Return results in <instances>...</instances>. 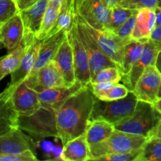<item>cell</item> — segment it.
Here are the masks:
<instances>
[{"label":"cell","mask_w":161,"mask_h":161,"mask_svg":"<svg viewBox=\"0 0 161 161\" xmlns=\"http://www.w3.org/2000/svg\"><path fill=\"white\" fill-rule=\"evenodd\" d=\"M95 99L88 84L69 97L56 112L58 138L63 145L86 132Z\"/></svg>","instance_id":"obj_1"},{"label":"cell","mask_w":161,"mask_h":161,"mask_svg":"<svg viewBox=\"0 0 161 161\" xmlns=\"http://www.w3.org/2000/svg\"><path fill=\"white\" fill-rule=\"evenodd\" d=\"M160 121L161 114L153 104L138 101L135 112L114 126L116 130L142 135L149 139Z\"/></svg>","instance_id":"obj_2"},{"label":"cell","mask_w":161,"mask_h":161,"mask_svg":"<svg viewBox=\"0 0 161 161\" xmlns=\"http://www.w3.org/2000/svg\"><path fill=\"white\" fill-rule=\"evenodd\" d=\"M148 140L147 138L142 135H134L116 129L108 139L90 146L92 156L91 160L108 154L138 150L144 147Z\"/></svg>","instance_id":"obj_3"},{"label":"cell","mask_w":161,"mask_h":161,"mask_svg":"<svg viewBox=\"0 0 161 161\" xmlns=\"http://www.w3.org/2000/svg\"><path fill=\"white\" fill-rule=\"evenodd\" d=\"M138 99L132 91L126 97L113 101H102L96 97L91 120L103 119L113 124L120 122L135 112Z\"/></svg>","instance_id":"obj_4"},{"label":"cell","mask_w":161,"mask_h":161,"mask_svg":"<svg viewBox=\"0 0 161 161\" xmlns=\"http://www.w3.org/2000/svg\"><path fill=\"white\" fill-rule=\"evenodd\" d=\"M18 127L35 140L58 138L56 112L43 107L29 116H19Z\"/></svg>","instance_id":"obj_5"},{"label":"cell","mask_w":161,"mask_h":161,"mask_svg":"<svg viewBox=\"0 0 161 161\" xmlns=\"http://www.w3.org/2000/svg\"><path fill=\"white\" fill-rule=\"evenodd\" d=\"M0 100H7L19 116H29L42 107L39 93L28 86L25 80L8 86L1 93Z\"/></svg>","instance_id":"obj_6"},{"label":"cell","mask_w":161,"mask_h":161,"mask_svg":"<svg viewBox=\"0 0 161 161\" xmlns=\"http://www.w3.org/2000/svg\"><path fill=\"white\" fill-rule=\"evenodd\" d=\"M76 17L82 22L91 36L94 38L104 53L111 58L122 72L124 53L126 45L133 39H126L119 37L113 31L108 30H99L88 25L77 13ZM123 74V73H122Z\"/></svg>","instance_id":"obj_7"},{"label":"cell","mask_w":161,"mask_h":161,"mask_svg":"<svg viewBox=\"0 0 161 161\" xmlns=\"http://www.w3.org/2000/svg\"><path fill=\"white\" fill-rule=\"evenodd\" d=\"M67 37L72 45V51H73L75 78L77 81L81 83L84 86H86L90 83L91 79L90 61L86 50L82 42L79 33L75 17L72 26L68 30Z\"/></svg>","instance_id":"obj_8"},{"label":"cell","mask_w":161,"mask_h":161,"mask_svg":"<svg viewBox=\"0 0 161 161\" xmlns=\"http://www.w3.org/2000/svg\"><path fill=\"white\" fill-rule=\"evenodd\" d=\"M111 8L105 0H78L76 13L91 26L106 30Z\"/></svg>","instance_id":"obj_9"},{"label":"cell","mask_w":161,"mask_h":161,"mask_svg":"<svg viewBox=\"0 0 161 161\" xmlns=\"http://www.w3.org/2000/svg\"><path fill=\"white\" fill-rule=\"evenodd\" d=\"M75 17L82 42H83V46L86 49L88 58H89L91 77L94 76L97 72H98L99 71L105 69V68L111 67V66H117V64L111 58H108L104 53V51L101 49L98 44L97 43V42L91 36L89 31L86 29L84 25L77 18L76 14H75Z\"/></svg>","instance_id":"obj_10"},{"label":"cell","mask_w":161,"mask_h":161,"mask_svg":"<svg viewBox=\"0 0 161 161\" xmlns=\"http://www.w3.org/2000/svg\"><path fill=\"white\" fill-rule=\"evenodd\" d=\"M25 82L38 93L56 86H67L61 71L54 60H52L39 71L30 74Z\"/></svg>","instance_id":"obj_11"},{"label":"cell","mask_w":161,"mask_h":161,"mask_svg":"<svg viewBox=\"0 0 161 161\" xmlns=\"http://www.w3.org/2000/svg\"><path fill=\"white\" fill-rule=\"evenodd\" d=\"M161 83V73L155 64L149 65L137 82L132 92L138 101L153 104L158 99Z\"/></svg>","instance_id":"obj_12"},{"label":"cell","mask_w":161,"mask_h":161,"mask_svg":"<svg viewBox=\"0 0 161 161\" xmlns=\"http://www.w3.org/2000/svg\"><path fill=\"white\" fill-rule=\"evenodd\" d=\"M158 53L159 51L150 41L146 42L139 59L134 64L128 73L123 75L122 76L120 82L128 88L129 91H133L137 82L148 66L156 64Z\"/></svg>","instance_id":"obj_13"},{"label":"cell","mask_w":161,"mask_h":161,"mask_svg":"<svg viewBox=\"0 0 161 161\" xmlns=\"http://www.w3.org/2000/svg\"><path fill=\"white\" fill-rule=\"evenodd\" d=\"M34 151L33 138L20 127H16L0 135V155L17 154L25 150Z\"/></svg>","instance_id":"obj_14"},{"label":"cell","mask_w":161,"mask_h":161,"mask_svg":"<svg viewBox=\"0 0 161 161\" xmlns=\"http://www.w3.org/2000/svg\"><path fill=\"white\" fill-rule=\"evenodd\" d=\"M84 86L79 81L71 86H61L50 88L39 93L42 107L57 112L66 100Z\"/></svg>","instance_id":"obj_15"},{"label":"cell","mask_w":161,"mask_h":161,"mask_svg":"<svg viewBox=\"0 0 161 161\" xmlns=\"http://www.w3.org/2000/svg\"><path fill=\"white\" fill-rule=\"evenodd\" d=\"M67 33L68 30H61L41 41L39 54L34 68L30 74L36 72L47 63L54 59L60 47L67 37Z\"/></svg>","instance_id":"obj_16"},{"label":"cell","mask_w":161,"mask_h":161,"mask_svg":"<svg viewBox=\"0 0 161 161\" xmlns=\"http://www.w3.org/2000/svg\"><path fill=\"white\" fill-rule=\"evenodd\" d=\"M49 4L50 0H39L28 9L20 11L25 36L36 37Z\"/></svg>","instance_id":"obj_17"},{"label":"cell","mask_w":161,"mask_h":161,"mask_svg":"<svg viewBox=\"0 0 161 161\" xmlns=\"http://www.w3.org/2000/svg\"><path fill=\"white\" fill-rule=\"evenodd\" d=\"M24 36L25 28L20 14L0 25V41L6 50H14L23 40Z\"/></svg>","instance_id":"obj_18"},{"label":"cell","mask_w":161,"mask_h":161,"mask_svg":"<svg viewBox=\"0 0 161 161\" xmlns=\"http://www.w3.org/2000/svg\"><path fill=\"white\" fill-rule=\"evenodd\" d=\"M37 38L34 36H24L23 40L10 53L3 57L0 60V80H3L6 75H10L17 70L20 65L25 53L30 46Z\"/></svg>","instance_id":"obj_19"},{"label":"cell","mask_w":161,"mask_h":161,"mask_svg":"<svg viewBox=\"0 0 161 161\" xmlns=\"http://www.w3.org/2000/svg\"><path fill=\"white\" fill-rule=\"evenodd\" d=\"M90 145L86 140V133L71 139L63 145L59 159L64 161L91 160Z\"/></svg>","instance_id":"obj_20"},{"label":"cell","mask_w":161,"mask_h":161,"mask_svg":"<svg viewBox=\"0 0 161 161\" xmlns=\"http://www.w3.org/2000/svg\"><path fill=\"white\" fill-rule=\"evenodd\" d=\"M53 60L56 61L62 74L65 84L67 86L74 84L77 80L75 73L73 51L68 37L62 42Z\"/></svg>","instance_id":"obj_21"},{"label":"cell","mask_w":161,"mask_h":161,"mask_svg":"<svg viewBox=\"0 0 161 161\" xmlns=\"http://www.w3.org/2000/svg\"><path fill=\"white\" fill-rule=\"evenodd\" d=\"M155 27V9L144 8L138 9L131 39L144 42H149Z\"/></svg>","instance_id":"obj_22"},{"label":"cell","mask_w":161,"mask_h":161,"mask_svg":"<svg viewBox=\"0 0 161 161\" xmlns=\"http://www.w3.org/2000/svg\"><path fill=\"white\" fill-rule=\"evenodd\" d=\"M41 41L36 39L25 53L20 65L17 70L10 74V81L8 86H15L19 84L28 76L32 71L39 54Z\"/></svg>","instance_id":"obj_23"},{"label":"cell","mask_w":161,"mask_h":161,"mask_svg":"<svg viewBox=\"0 0 161 161\" xmlns=\"http://www.w3.org/2000/svg\"><path fill=\"white\" fill-rule=\"evenodd\" d=\"M89 84L95 97L102 101H113L123 98L130 92L125 85L119 83H97Z\"/></svg>","instance_id":"obj_24"},{"label":"cell","mask_w":161,"mask_h":161,"mask_svg":"<svg viewBox=\"0 0 161 161\" xmlns=\"http://www.w3.org/2000/svg\"><path fill=\"white\" fill-rule=\"evenodd\" d=\"M116 130L114 124L103 120L94 119L89 122L86 130V140L90 146L108 139Z\"/></svg>","instance_id":"obj_25"},{"label":"cell","mask_w":161,"mask_h":161,"mask_svg":"<svg viewBox=\"0 0 161 161\" xmlns=\"http://www.w3.org/2000/svg\"><path fill=\"white\" fill-rule=\"evenodd\" d=\"M0 135L12 129L18 127L19 114L14 109L7 100H0Z\"/></svg>","instance_id":"obj_26"},{"label":"cell","mask_w":161,"mask_h":161,"mask_svg":"<svg viewBox=\"0 0 161 161\" xmlns=\"http://www.w3.org/2000/svg\"><path fill=\"white\" fill-rule=\"evenodd\" d=\"M146 42L141 41L131 40L126 45L124 53V62H123V75L128 73L135 62L141 57Z\"/></svg>","instance_id":"obj_27"},{"label":"cell","mask_w":161,"mask_h":161,"mask_svg":"<svg viewBox=\"0 0 161 161\" xmlns=\"http://www.w3.org/2000/svg\"><path fill=\"white\" fill-rule=\"evenodd\" d=\"M138 10L124 7L119 5L113 6L110 10L109 20L106 30L115 32L121 25L125 23L133 14H136Z\"/></svg>","instance_id":"obj_28"},{"label":"cell","mask_w":161,"mask_h":161,"mask_svg":"<svg viewBox=\"0 0 161 161\" xmlns=\"http://www.w3.org/2000/svg\"><path fill=\"white\" fill-rule=\"evenodd\" d=\"M60 10H61V8L55 7L49 4L45 15H44L40 29L36 36V38L39 40H43L44 39L50 36V33L53 28H54L58 17H59Z\"/></svg>","instance_id":"obj_29"},{"label":"cell","mask_w":161,"mask_h":161,"mask_svg":"<svg viewBox=\"0 0 161 161\" xmlns=\"http://www.w3.org/2000/svg\"><path fill=\"white\" fill-rule=\"evenodd\" d=\"M123 74L117 66L105 68L99 71L93 77L90 83H119L122 80Z\"/></svg>","instance_id":"obj_30"},{"label":"cell","mask_w":161,"mask_h":161,"mask_svg":"<svg viewBox=\"0 0 161 161\" xmlns=\"http://www.w3.org/2000/svg\"><path fill=\"white\" fill-rule=\"evenodd\" d=\"M139 161H161V140L149 138L143 147Z\"/></svg>","instance_id":"obj_31"},{"label":"cell","mask_w":161,"mask_h":161,"mask_svg":"<svg viewBox=\"0 0 161 161\" xmlns=\"http://www.w3.org/2000/svg\"><path fill=\"white\" fill-rule=\"evenodd\" d=\"M16 0H0V25L20 14Z\"/></svg>","instance_id":"obj_32"},{"label":"cell","mask_w":161,"mask_h":161,"mask_svg":"<svg viewBox=\"0 0 161 161\" xmlns=\"http://www.w3.org/2000/svg\"><path fill=\"white\" fill-rule=\"evenodd\" d=\"M143 149V148H142ZM142 149L136 151H132L129 153H111L108 155L102 156L94 160H105V161H139L140 157L142 153Z\"/></svg>","instance_id":"obj_33"},{"label":"cell","mask_w":161,"mask_h":161,"mask_svg":"<svg viewBox=\"0 0 161 161\" xmlns=\"http://www.w3.org/2000/svg\"><path fill=\"white\" fill-rule=\"evenodd\" d=\"M118 5L135 10L144 8L155 9L158 6V0H121L119 1Z\"/></svg>","instance_id":"obj_34"},{"label":"cell","mask_w":161,"mask_h":161,"mask_svg":"<svg viewBox=\"0 0 161 161\" xmlns=\"http://www.w3.org/2000/svg\"><path fill=\"white\" fill-rule=\"evenodd\" d=\"M1 161H37L35 152L31 149L25 150L17 154H3L0 155Z\"/></svg>","instance_id":"obj_35"},{"label":"cell","mask_w":161,"mask_h":161,"mask_svg":"<svg viewBox=\"0 0 161 161\" xmlns=\"http://www.w3.org/2000/svg\"><path fill=\"white\" fill-rule=\"evenodd\" d=\"M138 13V12H137ZM136 14H133L125 23L123 24L114 33L123 39H131V35L135 28V22H136Z\"/></svg>","instance_id":"obj_36"},{"label":"cell","mask_w":161,"mask_h":161,"mask_svg":"<svg viewBox=\"0 0 161 161\" xmlns=\"http://www.w3.org/2000/svg\"><path fill=\"white\" fill-rule=\"evenodd\" d=\"M149 41L153 44L154 47L159 52L161 51V25L155 27L151 35Z\"/></svg>","instance_id":"obj_37"},{"label":"cell","mask_w":161,"mask_h":161,"mask_svg":"<svg viewBox=\"0 0 161 161\" xmlns=\"http://www.w3.org/2000/svg\"><path fill=\"white\" fill-rule=\"evenodd\" d=\"M20 11L24 10V9H28V7L34 5L35 3H37L39 0H16Z\"/></svg>","instance_id":"obj_38"},{"label":"cell","mask_w":161,"mask_h":161,"mask_svg":"<svg viewBox=\"0 0 161 161\" xmlns=\"http://www.w3.org/2000/svg\"><path fill=\"white\" fill-rule=\"evenodd\" d=\"M156 15V26L161 25V6H157L155 8Z\"/></svg>","instance_id":"obj_39"},{"label":"cell","mask_w":161,"mask_h":161,"mask_svg":"<svg viewBox=\"0 0 161 161\" xmlns=\"http://www.w3.org/2000/svg\"><path fill=\"white\" fill-rule=\"evenodd\" d=\"M151 138H157L158 139L161 140V121L157 127V128L155 129L153 134V136Z\"/></svg>","instance_id":"obj_40"},{"label":"cell","mask_w":161,"mask_h":161,"mask_svg":"<svg viewBox=\"0 0 161 161\" xmlns=\"http://www.w3.org/2000/svg\"><path fill=\"white\" fill-rule=\"evenodd\" d=\"M64 0H50V4L51 6H55V7L61 8V4H62Z\"/></svg>","instance_id":"obj_41"},{"label":"cell","mask_w":161,"mask_h":161,"mask_svg":"<svg viewBox=\"0 0 161 161\" xmlns=\"http://www.w3.org/2000/svg\"><path fill=\"white\" fill-rule=\"evenodd\" d=\"M155 65L161 73V51L159 52L158 56H157V61H156Z\"/></svg>","instance_id":"obj_42"},{"label":"cell","mask_w":161,"mask_h":161,"mask_svg":"<svg viewBox=\"0 0 161 161\" xmlns=\"http://www.w3.org/2000/svg\"><path fill=\"white\" fill-rule=\"evenodd\" d=\"M110 8L118 5V0H105Z\"/></svg>","instance_id":"obj_43"},{"label":"cell","mask_w":161,"mask_h":161,"mask_svg":"<svg viewBox=\"0 0 161 161\" xmlns=\"http://www.w3.org/2000/svg\"><path fill=\"white\" fill-rule=\"evenodd\" d=\"M153 105L155 106V108L158 110L161 114V98L157 99V101H156L153 103Z\"/></svg>","instance_id":"obj_44"},{"label":"cell","mask_w":161,"mask_h":161,"mask_svg":"<svg viewBox=\"0 0 161 161\" xmlns=\"http://www.w3.org/2000/svg\"><path fill=\"white\" fill-rule=\"evenodd\" d=\"M159 98H161V83H160V90H159V93H158V99Z\"/></svg>","instance_id":"obj_45"},{"label":"cell","mask_w":161,"mask_h":161,"mask_svg":"<svg viewBox=\"0 0 161 161\" xmlns=\"http://www.w3.org/2000/svg\"><path fill=\"white\" fill-rule=\"evenodd\" d=\"M158 6H161V0H158Z\"/></svg>","instance_id":"obj_46"},{"label":"cell","mask_w":161,"mask_h":161,"mask_svg":"<svg viewBox=\"0 0 161 161\" xmlns=\"http://www.w3.org/2000/svg\"><path fill=\"white\" fill-rule=\"evenodd\" d=\"M119 1H121V0H118V3H119Z\"/></svg>","instance_id":"obj_47"}]
</instances>
